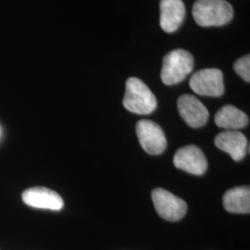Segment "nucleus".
I'll list each match as a JSON object with an SVG mask.
<instances>
[{"label": "nucleus", "instance_id": "obj_14", "mask_svg": "<svg viewBox=\"0 0 250 250\" xmlns=\"http://www.w3.org/2000/svg\"><path fill=\"white\" fill-rule=\"evenodd\" d=\"M235 72L241 77L242 79L248 83L250 82V56L246 55L238 59L233 65Z\"/></svg>", "mask_w": 250, "mask_h": 250}, {"label": "nucleus", "instance_id": "obj_3", "mask_svg": "<svg viewBox=\"0 0 250 250\" xmlns=\"http://www.w3.org/2000/svg\"><path fill=\"white\" fill-rule=\"evenodd\" d=\"M195 61L192 54L184 49H175L164 57L161 70V81L167 85H173L187 78L194 69Z\"/></svg>", "mask_w": 250, "mask_h": 250}, {"label": "nucleus", "instance_id": "obj_1", "mask_svg": "<svg viewBox=\"0 0 250 250\" xmlns=\"http://www.w3.org/2000/svg\"><path fill=\"white\" fill-rule=\"evenodd\" d=\"M193 17L200 26H223L232 21L233 9L226 0H197Z\"/></svg>", "mask_w": 250, "mask_h": 250}, {"label": "nucleus", "instance_id": "obj_5", "mask_svg": "<svg viewBox=\"0 0 250 250\" xmlns=\"http://www.w3.org/2000/svg\"><path fill=\"white\" fill-rule=\"evenodd\" d=\"M189 84L197 95L221 97L224 93V74L219 69H204L191 77Z\"/></svg>", "mask_w": 250, "mask_h": 250}, {"label": "nucleus", "instance_id": "obj_11", "mask_svg": "<svg viewBox=\"0 0 250 250\" xmlns=\"http://www.w3.org/2000/svg\"><path fill=\"white\" fill-rule=\"evenodd\" d=\"M161 29L166 33L178 30L186 18V6L183 0H161Z\"/></svg>", "mask_w": 250, "mask_h": 250}, {"label": "nucleus", "instance_id": "obj_6", "mask_svg": "<svg viewBox=\"0 0 250 250\" xmlns=\"http://www.w3.org/2000/svg\"><path fill=\"white\" fill-rule=\"evenodd\" d=\"M136 134L144 150L150 155H160L167 147L166 136L160 125L149 120H141L136 125Z\"/></svg>", "mask_w": 250, "mask_h": 250}, {"label": "nucleus", "instance_id": "obj_10", "mask_svg": "<svg viewBox=\"0 0 250 250\" xmlns=\"http://www.w3.org/2000/svg\"><path fill=\"white\" fill-rule=\"evenodd\" d=\"M215 146L228 153L234 161H240L247 155L248 140L245 134L238 131H226L215 137Z\"/></svg>", "mask_w": 250, "mask_h": 250}, {"label": "nucleus", "instance_id": "obj_7", "mask_svg": "<svg viewBox=\"0 0 250 250\" xmlns=\"http://www.w3.org/2000/svg\"><path fill=\"white\" fill-rule=\"evenodd\" d=\"M173 164L180 170L195 175H202L208 169L205 154L197 146H187L178 149L174 155Z\"/></svg>", "mask_w": 250, "mask_h": 250}, {"label": "nucleus", "instance_id": "obj_4", "mask_svg": "<svg viewBox=\"0 0 250 250\" xmlns=\"http://www.w3.org/2000/svg\"><path fill=\"white\" fill-rule=\"evenodd\" d=\"M152 200L157 212L166 221L177 222L187 214L188 204L186 201L165 189H154L152 191Z\"/></svg>", "mask_w": 250, "mask_h": 250}, {"label": "nucleus", "instance_id": "obj_8", "mask_svg": "<svg viewBox=\"0 0 250 250\" xmlns=\"http://www.w3.org/2000/svg\"><path fill=\"white\" fill-rule=\"evenodd\" d=\"M177 107L180 116L192 128L202 127L208 120V110L199 99L192 95L181 96Z\"/></svg>", "mask_w": 250, "mask_h": 250}, {"label": "nucleus", "instance_id": "obj_2", "mask_svg": "<svg viewBox=\"0 0 250 250\" xmlns=\"http://www.w3.org/2000/svg\"><path fill=\"white\" fill-rule=\"evenodd\" d=\"M157 99L143 81L131 77L126 82L124 98L125 108L136 114H150L157 108Z\"/></svg>", "mask_w": 250, "mask_h": 250}, {"label": "nucleus", "instance_id": "obj_13", "mask_svg": "<svg viewBox=\"0 0 250 250\" xmlns=\"http://www.w3.org/2000/svg\"><path fill=\"white\" fill-rule=\"evenodd\" d=\"M224 208L231 213L247 214L250 212V189L237 187L228 190L223 199Z\"/></svg>", "mask_w": 250, "mask_h": 250}, {"label": "nucleus", "instance_id": "obj_9", "mask_svg": "<svg viewBox=\"0 0 250 250\" xmlns=\"http://www.w3.org/2000/svg\"><path fill=\"white\" fill-rule=\"evenodd\" d=\"M22 200L26 205L50 210H61L64 206L62 197L57 192L45 188H32L22 193Z\"/></svg>", "mask_w": 250, "mask_h": 250}, {"label": "nucleus", "instance_id": "obj_12", "mask_svg": "<svg viewBox=\"0 0 250 250\" xmlns=\"http://www.w3.org/2000/svg\"><path fill=\"white\" fill-rule=\"evenodd\" d=\"M215 124L227 131H237L249 125V117L232 105H226L219 109L215 115Z\"/></svg>", "mask_w": 250, "mask_h": 250}]
</instances>
